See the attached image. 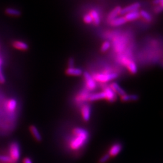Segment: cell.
Masks as SVG:
<instances>
[{"label": "cell", "mask_w": 163, "mask_h": 163, "mask_svg": "<svg viewBox=\"0 0 163 163\" xmlns=\"http://www.w3.org/2000/svg\"><path fill=\"white\" fill-rule=\"evenodd\" d=\"M89 138L88 132L81 128H76L73 131V136L70 140L69 146L73 151L81 149L86 143Z\"/></svg>", "instance_id": "obj_1"}, {"label": "cell", "mask_w": 163, "mask_h": 163, "mask_svg": "<svg viewBox=\"0 0 163 163\" xmlns=\"http://www.w3.org/2000/svg\"><path fill=\"white\" fill-rule=\"evenodd\" d=\"M92 76L95 82L100 83H107L117 79L118 75L115 73H105L95 74Z\"/></svg>", "instance_id": "obj_2"}, {"label": "cell", "mask_w": 163, "mask_h": 163, "mask_svg": "<svg viewBox=\"0 0 163 163\" xmlns=\"http://www.w3.org/2000/svg\"><path fill=\"white\" fill-rule=\"evenodd\" d=\"M9 154L10 158L15 162H16L19 159L21 156V151L19 146L17 143L14 142L11 144L9 148Z\"/></svg>", "instance_id": "obj_3"}, {"label": "cell", "mask_w": 163, "mask_h": 163, "mask_svg": "<svg viewBox=\"0 0 163 163\" xmlns=\"http://www.w3.org/2000/svg\"><path fill=\"white\" fill-rule=\"evenodd\" d=\"M83 78L85 81L86 87L88 90L89 91H93L97 87L96 82L92 76L88 73V72H84L83 73Z\"/></svg>", "instance_id": "obj_4"}, {"label": "cell", "mask_w": 163, "mask_h": 163, "mask_svg": "<svg viewBox=\"0 0 163 163\" xmlns=\"http://www.w3.org/2000/svg\"><path fill=\"white\" fill-rule=\"evenodd\" d=\"M105 95V99L110 103H113L117 100V95L110 88V86H106L103 91Z\"/></svg>", "instance_id": "obj_5"}, {"label": "cell", "mask_w": 163, "mask_h": 163, "mask_svg": "<svg viewBox=\"0 0 163 163\" xmlns=\"http://www.w3.org/2000/svg\"><path fill=\"white\" fill-rule=\"evenodd\" d=\"M140 7L141 4L139 2H135L134 4L129 5L126 7L121 8L120 12V15H125L128 13L134 11H137L140 8Z\"/></svg>", "instance_id": "obj_6"}, {"label": "cell", "mask_w": 163, "mask_h": 163, "mask_svg": "<svg viewBox=\"0 0 163 163\" xmlns=\"http://www.w3.org/2000/svg\"><path fill=\"white\" fill-rule=\"evenodd\" d=\"M81 114L84 121H88L89 120L91 115V109L89 105H85L82 108Z\"/></svg>", "instance_id": "obj_7"}, {"label": "cell", "mask_w": 163, "mask_h": 163, "mask_svg": "<svg viewBox=\"0 0 163 163\" xmlns=\"http://www.w3.org/2000/svg\"><path fill=\"white\" fill-rule=\"evenodd\" d=\"M124 64L127 67L128 70L133 75H135L138 72V68L136 64L131 60H128L127 59H124Z\"/></svg>", "instance_id": "obj_8"}, {"label": "cell", "mask_w": 163, "mask_h": 163, "mask_svg": "<svg viewBox=\"0 0 163 163\" xmlns=\"http://www.w3.org/2000/svg\"><path fill=\"white\" fill-rule=\"evenodd\" d=\"M121 150L122 145L120 143H115L111 147L108 154L110 157H115L120 153Z\"/></svg>", "instance_id": "obj_9"}, {"label": "cell", "mask_w": 163, "mask_h": 163, "mask_svg": "<svg viewBox=\"0 0 163 163\" xmlns=\"http://www.w3.org/2000/svg\"><path fill=\"white\" fill-rule=\"evenodd\" d=\"M12 46L16 50L21 51L28 50L29 47L27 44L21 41H15L12 43Z\"/></svg>", "instance_id": "obj_10"}, {"label": "cell", "mask_w": 163, "mask_h": 163, "mask_svg": "<svg viewBox=\"0 0 163 163\" xmlns=\"http://www.w3.org/2000/svg\"><path fill=\"white\" fill-rule=\"evenodd\" d=\"M109 86L113 90V91L117 94V95H118L120 97H121L125 94H126V92L125 91V90L120 86V85H118L116 82L112 83Z\"/></svg>", "instance_id": "obj_11"}, {"label": "cell", "mask_w": 163, "mask_h": 163, "mask_svg": "<svg viewBox=\"0 0 163 163\" xmlns=\"http://www.w3.org/2000/svg\"><path fill=\"white\" fill-rule=\"evenodd\" d=\"M66 75L72 76H79L83 74L82 69L79 68L74 67H68L65 71Z\"/></svg>", "instance_id": "obj_12"}, {"label": "cell", "mask_w": 163, "mask_h": 163, "mask_svg": "<svg viewBox=\"0 0 163 163\" xmlns=\"http://www.w3.org/2000/svg\"><path fill=\"white\" fill-rule=\"evenodd\" d=\"M105 99V95L103 91L99 92H95L93 94H90L89 96L88 97V101H95L97 100H100Z\"/></svg>", "instance_id": "obj_13"}, {"label": "cell", "mask_w": 163, "mask_h": 163, "mask_svg": "<svg viewBox=\"0 0 163 163\" xmlns=\"http://www.w3.org/2000/svg\"><path fill=\"white\" fill-rule=\"evenodd\" d=\"M109 22H110V24L112 26L118 27V26H120L126 24L127 21L126 20L124 16H120V17H117L116 18L112 19V21Z\"/></svg>", "instance_id": "obj_14"}, {"label": "cell", "mask_w": 163, "mask_h": 163, "mask_svg": "<svg viewBox=\"0 0 163 163\" xmlns=\"http://www.w3.org/2000/svg\"><path fill=\"white\" fill-rule=\"evenodd\" d=\"M121 8L120 6H117L115 7L108 15V20L109 21H112V19L116 18L118 15H120V12H121Z\"/></svg>", "instance_id": "obj_15"}, {"label": "cell", "mask_w": 163, "mask_h": 163, "mask_svg": "<svg viewBox=\"0 0 163 163\" xmlns=\"http://www.w3.org/2000/svg\"><path fill=\"white\" fill-rule=\"evenodd\" d=\"M140 16V12L137 11H134L131 12L129 13H126L125 15V18L127 21H132L137 19Z\"/></svg>", "instance_id": "obj_16"}, {"label": "cell", "mask_w": 163, "mask_h": 163, "mask_svg": "<svg viewBox=\"0 0 163 163\" xmlns=\"http://www.w3.org/2000/svg\"><path fill=\"white\" fill-rule=\"evenodd\" d=\"M5 13L7 15L12 16H15L18 17L21 15V12L19 10H18L16 8L8 7L5 9Z\"/></svg>", "instance_id": "obj_17"}, {"label": "cell", "mask_w": 163, "mask_h": 163, "mask_svg": "<svg viewBox=\"0 0 163 163\" xmlns=\"http://www.w3.org/2000/svg\"><path fill=\"white\" fill-rule=\"evenodd\" d=\"M17 107V101L15 99H10L6 103V108L10 112H14Z\"/></svg>", "instance_id": "obj_18"}, {"label": "cell", "mask_w": 163, "mask_h": 163, "mask_svg": "<svg viewBox=\"0 0 163 163\" xmlns=\"http://www.w3.org/2000/svg\"><path fill=\"white\" fill-rule=\"evenodd\" d=\"M139 97L136 94H125L121 97V100L123 101H135L138 100Z\"/></svg>", "instance_id": "obj_19"}, {"label": "cell", "mask_w": 163, "mask_h": 163, "mask_svg": "<svg viewBox=\"0 0 163 163\" xmlns=\"http://www.w3.org/2000/svg\"><path fill=\"white\" fill-rule=\"evenodd\" d=\"M30 132H31L32 135L33 136V137L35 138V139L36 140H37L38 141H41V140H42L41 135L38 129L35 126H31L30 128Z\"/></svg>", "instance_id": "obj_20"}, {"label": "cell", "mask_w": 163, "mask_h": 163, "mask_svg": "<svg viewBox=\"0 0 163 163\" xmlns=\"http://www.w3.org/2000/svg\"><path fill=\"white\" fill-rule=\"evenodd\" d=\"M89 15H91V16L92 19V21L94 23V24L96 25H98L100 22V16H99V14L97 12V11H96L95 10H92L90 12Z\"/></svg>", "instance_id": "obj_21"}, {"label": "cell", "mask_w": 163, "mask_h": 163, "mask_svg": "<svg viewBox=\"0 0 163 163\" xmlns=\"http://www.w3.org/2000/svg\"><path fill=\"white\" fill-rule=\"evenodd\" d=\"M89 94H90L88 91H83L77 97V100L81 102H83L85 101H88Z\"/></svg>", "instance_id": "obj_22"}, {"label": "cell", "mask_w": 163, "mask_h": 163, "mask_svg": "<svg viewBox=\"0 0 163 163\" xmlns=\"http://www.w3.org/2000/svg\"><path fill=\"white\" fill-rule=\"evenodd\" d=\"M140 16H141L144 19H145L147 21L150 22L152 19V16L151 15V14L149 12H146V10L140 11Z\"/></svg>", "instance_id": "obj_23"}, {"label": "cell", "mask_w": 163, "mask_h": 163, "mask_svg": "<svg viewBox=\"0 0 163 163\" xmlns=\"http://www.w3.org/2000/svg\"><path fill=\"white\" fill-rule=\"evenodd\" d=\"M0 161L4 163H15V162L7 155H0Z\"/></svg>", "instance_id": "obj_24"}, {"label": "cell", "mask_w": 163, "mask_h": 163, "mask_svg": "<svg viewBox=\"0 0 163 163\" xmlns=\"http://www.w3.org/2000/svg\"><path fill=\"white\" fill-rule=\"evenodd\" d=\"M111 47V44L109 41H105L103 43L101 47V51L102 52H105L108 51L109 48Z\"/></svg>", "instance_id": "obj_25"}, {"label": "cell", "mask_w": 163, "mask_h": 163, "mask_svg": "<svg viewBox=\"0 0 163 163\" xmlns=\"http://www.w3.org/2000/svg\"><path fill=\"white\" fill-rule=\"evenodd\" d=\"M83 19L84 22H85L86 24H88L93 22L92 19L91 15H89V13H87V14L85 15L84 16H83Z\"/></svg>", "instance_id": "obj_26"}, {"label": "cell", "mask_w": 163, "mask_h": 163, "mask_svg": "<svg viewBox=\"0 0 163 163\" xmlns=\"http://www.w3.org/2000/svg\"><path fill=\"white\" fill-rule=\"evenodd\" d=\"M110 155H109V154H106L105 155H104L103 156H102L100 160H99V163H106L109 161V160L110 159Z\"/></svg>", "instance_id": "obj_27"}, {"label": "cell", "mask_w": 163, "mask_h": 163, "mask_svg": "<svg viewBox=\"0 0 163 163\" xmlns=\"http://www.w3.org/2000/svg\"><path fill=\"white\" fill-rule=\"evenodd\" d=\"M2 64V61L0 59V83H4L5 82V78L4 77V75H3L2 68H1Z\"/></svg>", "instance_id": "obj_28"}, {"label": "cell", "mask_w": 163, "mask_h": 163, "mask_svg": "<svg viewBox=\"0 0 163 163\" xmlns=\"http://www.w3.org/2000/svg\"><path fill=\"white\" fill-rule=\"evenodd\" d=\"M75 59L73 58H71L69 59L68 64V67H74V64H75Z\"/></svg>", "instance_id": "obj_29"}, {"label": "cell", "mask_w": 163, "mask_h": 163, "mask_svg": "<svg viewBox=\"0 0 163 163\" xmlns=\"http://www.w3.org/2000/svg\"><path fill=\"white\" fill-rule=\"evenodd\" d=\"M153 2L155 4H160L163 7V0H154Z\"/></svg>", "instance_id": "obj_30"}, {"label": "cell", "mask_w": 163, "mask_h": 163, "mask_svg": "<svg viewBox=\"0 0 163 163\" xmlns=\"http://www.w3.org/2000/svg\"><path fill=\"white\" fill-rule=\"evenodd\" d=\"M163 10V7H162V6H161L160 5H159V6H157V7H156V8L155 9V12H157V13H158V12H161L162 10Z\"/></svg>", "instance_id": "obj_31"}, {"label": "cell", "mask_w": 163, "mask_h": 163, "mask_svg": "<svg viewBox=\"0 0 163 163\" xmlns=\"http://www.w3.org/2000/svg\"><path fill=\"white\" fill-rule=\"evenodd\" d=\"M23 163H33L32 160L29 158H25L23 160Z\"/></svg>", "instance_id": "obj_32"}]
</instances>
